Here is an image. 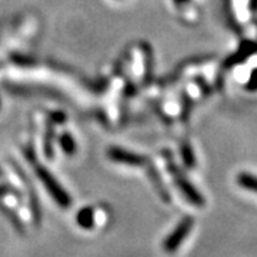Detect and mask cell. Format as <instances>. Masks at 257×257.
I'll return each instance as SVG.
<instances>
[{
	"label": "cell",
	"instance_id": "cell-3",
	"mask_svg": "<svg viewBox=\"0 0 257 257\" xmlns=\"http://www.w3.org/2000/svg\"><path fill=\"white\" fill-rule=\"evenodd\" d=\"M237 184L240 187L250 190V192L257 193V176L250 175V173H240L237 176Z\"/></svg>",
	"mask_w": 257,
	"mask_h": 257
},
{
	"label": "cell",
	"instance_id": "cell-4",
	"mask_svg": "<svg viewBox=\"0 0 257 257\" xmlns=\"http://www.w3.org/2000/svg\"><path fill=\"white\" fill-rule=\"evenodd\" d=\"M244 89H246L247 92H256L257 90V69H254V70L251 72L250 79H248V82L246 83Z\"/></svg>",
	"mask_w": 257,
	"mask_h": 257
},
{
	"label": "cell",
	"instance_id": "cell-2",
	"mask_svg": "<svg viewBox=\"0 0 257 257\" xmlns=\"http://www.w3.org/2000/svg\"><path fill=\"white\" fill-rule=\"evenodd\" d=\"M256 49L257 46L254 45V43H250V42H247V43H243V45L239 47V50H237L234 55L231 56L230 63L237 64V63H241V62H244V60H247L248 56L251 55Z\"/></svg>",
	"mask_w": 257,
	"mask_h": 257
},
{
	"label": "cell",
	"instance_id": "cell-1",
	"mask_svg": "<svg viewBox=\"0 0 257 257\" xmlns=\"http://www.w3.org/2000/svg\"><path fill=\"white\" fill-rule=\"evenodd\" d=\"M193 227V219L192 217H186L177 227L176 230L165 240V243H163V248H165L166 253H169V254H173L176 253V250L182 246V243L186 239V236L190 233V230Z\"/></svg>",
	"mask_w": 257,
	"mask_h": 257
}]
</instances>
